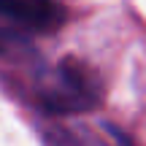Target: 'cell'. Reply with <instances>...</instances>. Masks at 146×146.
Returning <instances> with one entry per match:
<instances>
[{"label":"cell","instance_id":"6da1fadb","mask_svg":"<svg viewBox=\"0 0 146 146\" xmlns=\"http://www.w3.org/2000/svg\"><path fill=\"white\" fill-rule=\"evenodd\" d=\"M35 95L49 111H84L100 100V81L89 65L68 57L41 73Z\"/></svg>","mask_w":146,"mask_h":146},{"label":"cell","instance_id":"7a4b0ae2","mask_svg":"<svg viewBox=\"0 0 146 146\" xmlns=\"http://www.w3.org/2000/svg\"><path fill=\"white\" fill-rule=\"evenodd\" d=\"M65 8L54 3H0V49L30 33L57 30Z\"/></svg>","mask_w":146,"mask_h":146}]
</instances>
